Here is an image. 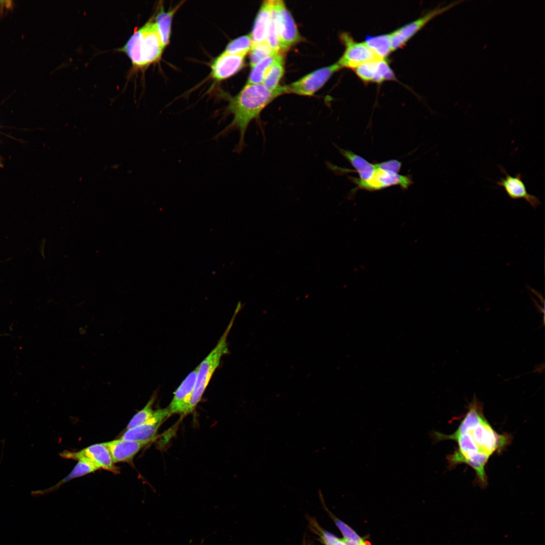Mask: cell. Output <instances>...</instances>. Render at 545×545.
I'll use <instances>...</instances> for the list:
<instances>
[{"label":"cell","instance_id":"20","mask_svg":"<svg viewBox=\"0 0 545 545\" xmlns=\"http://www.w3.org/2000/svg\"><path fill=\"white\" fill-rule=\"evenodd\" d=\"M180 5L181 4L178 5V6L168 12H165L163 7L161 6L156 17L155 22H154L165 47L169 42L172 20L173 16Z\"/></svg>","mask_w":545,"mask_h":545},{"label":"cell","instance_id":"28","mask_svg":"<svg viewBox=\"0 0 545 545\" xmlns=\"http://www.w3.org/2000/svg\"><path fill=\"white\" fill-rule=\"evenodd\" d=\"M266 42L276 53H281V48L277 29L275 12L272 6L271 19L268 27Z\"/></svg>","mask_w":545,"mask_h":545},{"label":"cell","instance_id":"13","mask_svg":"<svg viewBox=\"0 0 545 545\" xmlns=\"http://www.w3.org/2000/svg\"><path fill=\"white\" fill-rule=\"evenodd\" d=\"M245 57V55L223 52L211 65V76L217 81H221L233 76L243 67Z\"/></svg>","mask_w":545,"mask_h":545},{"label":"cell","instance_id":"12","mask_svg":"<svg viewBox=\"0 0 545 545\" xmlns=\"http://www.w3.org/2000/svg\"><path fill=\"white\" fill-rule=\"evenodd\" d=\"M197 367L191 371L181 383L175 392L169 406L171 413L186 414L194 390Z\"/></svg>","mask_w":545,"mask_h":545},{"label":"cell","instance_id":"3","mask_svg":"<svg viewBox=\"0 0 545 545\" xmlns=\"http://www.w3.org/2000/svg\"><path fill=\"white\" fill-rule=\"evenodd\" d=\"M164 48L155 22L149 21L133 33L121 50L135 67L142 68L158 61Z\"/></svg>","mask_w":545,"mask_h":545},{"label":"cell","instance_id":"30","mask_svg":"<svg viewBox=\"0 0 545 545\" xmlns=\"http://www.w3.org/2000/svg\"><path fill=\"white\" fill-rule=\"evenodd\" d=\"M377 169L398 174L402 167V163L396 159H391L375 164Z\"/></svg>","mask_w":545,"mask_h":545},{"label":"cell","instance_id":"18","mask_svg":"<svg viewBox=\"0 0 545 545\" xmlns=\"http://www.w3.org/2000/svg\"><path fill=\"white\" fill-rule=\"evenodd\" d=\"M382 59H375L354 69L356 75L365 82L382 83L384 75Z\"/></svg>","mask_w":545,"mask_h":545},{"label":"cell","instance_id":"8","mask_svg":"<svg viewBox=\"0 0 545 545\" xmlns=\"http://www.w3.org/2000/svg\"><path fill=\"white\" fill-rule=\"evenodd\" d=\"M341 39L346 47L342 56L337 62L342 68L354 69L365 62L379 58L364 42L355 41L349 34L342 33Z\"/></svg>","mask_w":545,"mask_h":545},{"label":"cell","instance_id":"29","mask_svg":"<svg viewBox=\"0 0 545 545\" xmlns=\"http://www.w3.org/2000/svg\"><path fill=\"white\" fill-rule=\"evenodd\" d=\"M330 516L333 518L336 526L341 532L344 538L356 541L360 545H368L366 542L357 533L345 523L337 518L330 512Z\"/></svg>","mask_w":545,"mask_h":545},{"label":"cell","instance_id":"25","mask_svg":"<svg viewBox=\"0 0 545 545\" xmlns=\"http://www.w3.org/2000/svg\"><path fill=\"white\" fill-rule=\"evenodd\" d=\"M155 400V395H153L143 408L134 415L128 424L127 429L142 424L152 418L154 412L152 406Z\"/></svg>","mask_w":545,"mask_h":545},{"label":"cell","instance_id":"34","mask_svg":"<svg viewBox=\"0 0 545 545\" xmlns=\"http://www.w3.org/2000/svg\"><path fill=\"white\" fill-rule=\"evenodd\" d=\"M303 545H305V543H304V544H303Z\"/></svg>","mask_w":545,"mask_h":545},{"label":"cell","instance_id":"33","mask_svg":"<svg viewBox=\"0 0 545 545\" xmlns=\"http://www.w3.org/2000/svg\"><path fill=\"white\" fill-rule=\"evenodd\" d=\"M305 545H312V544H310V543H308V544H305Z\"/></svg>","mask_w":545,"mask_h":545},{"label":"cell","instance_id":"1","mask_svg":"<svg viewBox=\"0 0 545 545\" xmlns=\"http://www.w3.org/2000/svg\"><path fill=\"white\" fill-rule=\"evenodd\" d=\"M467 408L453 433L446 434L432 430L429 435L433 444L445 440L455 441L456 449L447 456L449 468L462 464L469 466L475 472L477 483L485 488L488 485L485 468L489 459L504 451L512 437L506 432L500 433L494 428L483 414L482 403L475 396Z\"/></svg>","mask_w":545,"mask_h":545},{"label":"cell","instance_id":"6","mask_svg":"<svg viewBox=\"0 0 545 545\" xmlns=\"http://www.w3.org/2000/svg\"><path fill=\"white\" fill-rule=\"evenodd\" d=\"M341 68L337 62L332 65L317 69L298 81L284 86L285 93L312 95L322 87L334 73Z\"/></svg>","mask_w":545,"mask_h":545},{"label":"cell","instance_id":"22","mask_svg":"<svg viewBox=\"0 0 545 545\" xmlns=\"http://www.w3.org/2000/svg\"><path fill=\"white\" fill-rule=\"evenodd\" d=\"M280 53L268 56L251 67L246 84H262L265 74Z\"/></svg>","mask_w":545,"mask_h":545},{"label":"cell","instance_id":"23","mask_svg":"<svg viewBox=\"0 0 545 545\" xmlns=\"http://www.w3.org/2000/svg\"><path fill=\"white\" fill-rule=\"evenodd\" d=\"M309 521L310 528L324 545H347L344 538H339L323 529L314 518H310Z\"/></svg>","mask_w":545,"mask_h":545},{"label":"cell","instance_id":"15","mask_svg":"<svg viewBox=\"0 0 545 545\" xmlns=\"http://www.w3.org/2000/svg\"><path fill=\"white\" fill-rule=\"evenodd\" d=\"M81 453L98 469H103L114 473L118 472L110 452L104 443L91 445L81 451Z\"/></svg>","mask_w":545,"mask_h":545},{"label":"cell","instance_id":"26","mask_svg":"<svg viewBox=\"0 0 545 545\" xmlns=\"http://www.w3.org/2000/svg\"><path fill=\"white\" fill-rule=\"evenodd\" d=\"M269 46L266 41L252 45L250 51V64L251 67L265 59V58L277 54Z\"/></svg>","mask_w":545,"mask_h":545},{"label":"cell","instance_id":"5","mask_svg":"<svg viewBox=\"0 0 545 545\" xmlns=\"http://www.w3.org/2000/svg\"><path fill=\"white\" fill-rule=\"evenodd\" d=\"M281 51H285L301 39L294 20L284 2L273 1Z\"/></svg>","mask_w":545,"mask_h":545},{"label":"cell","instance_id":"10","mask_svg":"<svg viewBox=\"0 0 545 545\" xmlns=\"http://www.w3.org/2000/svg\"><path fill=\"white\" fill-rule=\"evenodd\" d=\"M357 188L368 191H376L393 186H399L403 189H407L412 184V181L408 176L385 171L376 168L372 178L365 182L352 181Z\"/></svg>","mask_w":545,"mask_h":545},{"label":"cell","instance_id":"11","mask_svg":"<svg viewBox=\"0 0 545 545\" xmlns=\"http://www.w3.org/2000/svg\"><path fill=\"white\" fill-rule=\"evenodd\" d=\"M500 169L505 177L500 178L497 184L504 189L510 198L513 200L524 199L534 208L541 204L537 197L528 192L521 174L518 173L513 177L504 168L500 167Z\"/></svg>","mask_w":545,"mask_h":545},{"label":"cell","instance_id":"14","mask_svg":"<svg viewBox=\"0 0 545 545\" xmlns=\"http://www.w3.org/2000/svg\"><path fill=\"white\" fill-rule=\"evenodd\" d=\"M150 441H133L118 439L104 443L114 462H129Z\"/></svg>","mask_w":545,"mask_h":545},{"label":"cell","instance_id":"27","mask_svg":"<svg viewBox=\"0 0 545 545\" xmlns=\"http://www.w3.org/2000/svg\"><path fill=\"white\" fill-rule=\"evenodd\" d=\"M98 469H99L95 465L89 462L79 461L69 474L58 484H62L72 479L94 472Z\"/></svg>","mask_w":545,"mask_h":545},{"label":"cell","instance_id":"9","mask_svg":"<svg viewBox=\"0 0 545 545\" xmlns=\"http://www.w3.org/2000/svg\"><path fill=\"white\" fill-rule=\"evenodd\" d=\"M172 414L169 408L154 410L153 416L145 423L127 429L120 438L133 441H152L162 423Z\"/></svg>","mask_w":545,"mask_h":545},{"label":"cell","instance_id":"19","mask_svg":"<svg viewBox=\"0 0 545 545\" xmlns=\"http://www.w3.org/2000/svg\"><path fill=\"white\" fill-rule=\"evenodd\" d=\"M379 58L386 59L393 51L390 34L367 36L364 41Z\"/></svg>","mask_w":545,"mask_h":545},{"label":"cell","instance_id":"24","mask_svg":"<svg viewBox=\"0 0 545 545\" xmlns=\"http://www.w3.org/2000/svg\"><path fill=\"white\" fill-rule=\"evenodd\" d=\"M252 45L250 35H243L230 41L224 52L233 54L246 56L250 51Z\"/></svg>","mask_w":545,"mask_h":545},{"label":"cell","instance_id":"32","mask_svg":"<svg viewBox=\"0 0 545 545\" xmlns=\"http://www.w3.org/2000/svg\"><path fill=\"white\" fill-rule=\"evenodd\" d=\"M2 166H3V164H2V161L1 157H0V167H2Z\"/></svg>","mask_w":545,"mask_h":545},{"label":"cell","instance_id":"2","mask_svg":"<svg viewBox=\"0 0 545 545\" xmlns=\"http://www.w3.org/2000/svg\"><path fill=\"white\" fill-rule=\"evenodd\" d=\"M284 93H285L284 86H279L271 90L262 84H246L237 95L230 98L225 114L232 115L233 119L213 139L217 140L232 131H238L239 139L233 151L241 153L246 145L245 135L250 123L258 119L262 110L274 99Z\"/></svg>","mask_w":545,"mask_h":545},{"label":"cell","instance_id":"7","mask_svg":"<svg viewBox=\"0 0 545 545\" xmlns=\"http://www.w3.org/2000/svg\"><path fill=\"white\" fill-rule=\"evenodd\" d=\"M462 2L455 1L445 7L436 8L416 20L403 25L390 33L393 50L403 47L412 37L434 17Z\"/></svg>","mask_w":545,"mask_h":545},{"label":"cell","instance_id":"31","mask_svg":"<svg viewBox=\"0 0 545 545\" xmlns=\"http://www.w3.org/2000/svg\"><path fill=\"white\" fill-rule=\"evenodd\" d=\"M347 545H360L356 541L344 538Z\"/></svg>","mask_w":545,"mask_h":545},{"label":"cell","instance_id":"16","mask_svg":"<svg viewBox=\"0 0 545 545\" xmlns=\"http://www.w3.org/2000/svg\"><path fill=\"white\" fill-rule=\"evenodd\" d=\"M273 1L263 2L255 20L250 36L253 44L266 41L271 19Z\"/></svg>","mask_w":545,"mask_h":545},{"label":"cell","instance_id":"21","mask_svg":"<svg viewBox=\"0 0 545 545\" xmlns=\"http://www.w3.org/2000/svg\"><path fill=\"white\" fill-rule=\"evenodd\" d=\"M284 73V57L280 53L264 75L262 84L269 90L277 88Z\"/></svg>","mask_w":545,"mask_h":545},{"label":"cell","instance_id":"4","mask_svg":"<svg viewBox=\"0 0 545 545\" xmlns=\"http://www.w3.org/2000/svg\"><path fill=\"white\" fill-rule=\"evenodd\" d=\"M242 308L241 302L237 303L234 314L224 333L214 348L197 366L195 386L188 413L194 411L200 402L222 357L228 352L227 338L237 313Z\"/></svg>","mask_w":545,"mask_h":545},{"label":"cell","instance_id":"17","mask_svg":"<svg viewBox=\"0 0 545 545\" xmlns=\"http://www.w3.org/2000/svg\"><path fill=\"white\" fill-rule=\"evenodd\" d=\"M341 154L346 158L359 175V178L352 177V181L365 182L370 179L376 170L372 164L353 152L338 148Z\"/></svg>","mask_w":545,"mask_h":545}]
</instances>
